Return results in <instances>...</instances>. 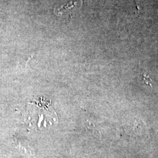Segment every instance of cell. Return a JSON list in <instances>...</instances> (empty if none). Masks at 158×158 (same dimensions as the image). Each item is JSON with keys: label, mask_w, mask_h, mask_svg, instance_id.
I'll return each instance as SVG.
<instances>
[{"label": "cell", "mask_w": 158, "mask_h": 158, "mask_svg": "<svg viewBox=\"0 0 158 158\" xmlns=\"http://www.w3.org/2000/svg\"><path fill=\"white\" fill-rule=\"evenodd\" d=\"M81 6V1H70L64 5L56 6L54 8L53 11L57 17H64L66 15H72L79 8H80Z\"/></svg>", "instance_id": "6da1fadb"}]
</instances>
